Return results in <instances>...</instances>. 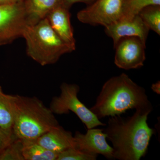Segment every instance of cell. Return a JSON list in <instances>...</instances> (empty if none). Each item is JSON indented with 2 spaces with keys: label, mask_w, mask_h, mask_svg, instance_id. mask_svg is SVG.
Returning a JSON list of instances; mask_svg holds the SVG:
<instances>
[{
  "label": "cell",
  "mask_w": 160,
  "mask_h": 160,
  "mask_svg": "<svg viewBox=\"0 0 160 160\" xmlns=\"http://www.w3.org/2000/svg\"><path fill=\"white\" fill-rule=\"evenodd\" d=\"M90 110L99 119L121 115L129 109H152L146 90L122 73L104 83Z\"/></svg>",
  "instance_id": "obj_2"
},
{
  "label": "cell",
  "mask_w": 160,
  "mask_h": 160,
  "mask_svg": "<svg viewBox=\"0 0 160 160\" xmlns=\"http://www.w3.org/2000/svg\"><path fill=\"white\" fill-rule=\"evenodd\" d=\"M22 37L28 56L42 66L55 64L63 55L76 49L58 36L46 18L34 25H26Z\"/></svg>",
  "instance_id": "obj_4"
},
{
  "label": "cell",
  "mask_w": 160,
  "mask_h": 160,
  "mask_svg": "<svg viewBox=\"0 0 160 160\" xmlns=\"http://www.w3.org/2000/svg\"><path fill=\"white\" fill-rule=\"evenodd\" d=\"M73 137L76 149L89 154L102 155L108 159H114L113 149L107 142L103 129H88L85 134L77 131Z\"/></svg>",
  "instance_id": "obj_9"
},
{
  "label": "cell",
  "mask_w": 160,
  "mask_h": 160,
  "mask_svg": "<svg viewBox=\"0 0 160 160\" xmlns=\"http://www.w3.org/2000/svg\"><path fill=\"white\" fill-rule=\"evenodd\" d=\"M139 16L149 30L160 35V5H152L145 7Z\"/></svg>",
  "instance_id": "obj_16"
},
{
  "label": "cell",
  "mask_w": 160,
  "mask_h": 160,
  "mask_svg": "<svg viewBox=\"0 0 160 160\" xmlns=\"http://www.w3.org/2000/svg\"><path fill=\"white\" fill-rule=\"evenodd\" d=\"M36 140L44 148L58 154L75 146L72 133L60 125L47 132Z\"/></svg>",
  "instance_id": "obj_12"
},
{
  "label": "cell",
  "mask_w": 160,
  "mask_h": 160,
  "mask_svg": "<svg viewBox=\"0 0 160 160\" xmlns=\"http://www.w3.org/2000/svg\"><path fill=\"white\" fill-rule=\"evenodd\" d=\"M16 138H17L12 132L6 131L0 128V152Z\"/></svg>",
  "instance_id": "obj_20"
},
{
  "label": "cell",
  "mask_w": 160,
  "mask_h": 160,
  "mask_svg": "<svg viewBox=\"0 0 160 160\" xmlns=\"http://www.w3.org/2000/svg\"><path fill=\"white\" fill-rule=\"evenodd\" d=\"M10 0H0V5H4V4H11Z\"/></svg>",
  "instance_id": "obj_23"
},
{
  "label": "cell",
  "mask_w": 160,
  "mask_h": 160,
  "mask_svg": "<svg viewBox=\"0 0 160 160\" xmlns=\"http://www.w3.org/2000/svg\"><path fill=\"white\" fill-rule=\"evenodd\" d=\"M126 0H95L79 12L78 20L84 24L106 27L125 15Z\"/></svg>",
  "instance_id": "obj_6"
},
{
  "label": "cell",
  "mask_w": 160,
  "mask_h": 160,
  "mask_svg": "<svg viewBox=\"0 0 160 160\" xmlns=\"http://www.w3.org/2000/svg\"><path fill=\"white\" fill-rule=\"evenodd\" d=\"M46 18L58 36L67 44L76 48L69 9L61 5L50 12Z\"/></svg>",
  "instance_id": "obj_11"
},
{
  "label": "cell",
  "mask_w": 160,
  "mask_h": 160,
  "mask_svg": "<svg viewBox=\"0 0 160 160\" xmlns=\"http://www.w3.org/2000/svg\"><path fill=\"white\" fill-rule=\"evenodd\" d=\"M160 82L159 81L158 82L152 84V86H151V89L155 92L157 93L158 94H160Z\"/></svg>",
  "instance_id": "obj_22"
},
{
  "label": "cell",
  "mask_w": 160,
  "mask_h": 160,
  "mask_svg": "<svg viewBox=\"0 0 160 160\" xmlns=\"http://www.w3.org/2000/svg\"><path fill=\"white\" fill-rule=\"evenodd\" d=\"M105 32L113 40L114 46L123 38L136 37L146 43L149 31L139 15L123 16L115 22L105 27Z\"/></svg>",
  "instance_id": "obj_10"
},
{
  "label": "cell",
  "mask_w": 160,
  "mask_h": 160,
  "mask_svg": "<svg viewBox=\"0 0 160 160\" xmlns=\"http://www.w3.org/2000/svg\"><path fill=\"white\" fill-rule=\"evenodd\" d=\"M63 0H24L27 25L32 26L46 18L53 9L62 5Z\"/></svg>",
  "instance_id": "obj_13"
},
{
  "label": "cell",
  "mask_w": 160,
  "mask_h": 160,
  "mask_svg": "<svg viewBox=\"0 0 160 160\" xmlns=\"http://www.w3.org/2000/svg\"><path fill=\"white\" fill-rule=\"evenodd\" d=\"M26 25L23 2L0 5V46L22 37Z\"/></svg>",
  "instance_id": "obj_7"
},
{
  "label": "cell",
  "mask_w": 160,
  "mask_h": 160,
  "mask_svg": "<svg viewBox=\"0 0 160 160\" xmlns=\"http://www.w3.org/2000/svg\"><path fill=\"white\" fill-rule=\"evenodd\" d=\"M22 140L16 138L0 152V160H25Z\"/></svg>",
  "instance_id": "obj_17"
},
{
  "label": "cell",
  "mask_w": 160,
  "mask_h": 160,
  "mask_svg": "<svg viewBox=\"0 0 160 160\" xmlns=\"http://www.w3.org/2000/svg\"><path fill=\"white\" fill-rule=\"evenodd\" d=\"M16 95L7 94L0 86V128L12 132L15 109Z\"/></svg>",
  "instance_id": "obj_14"
},
{
  "label": "cell",
  "mask_w": 160,
  "mask_h": 160,
  "mask_svg": "<svg viewBox=\"0 0 160 160\" xmlns=\"http://www.w3.org/2000/svg\"><path fill=\"white\" fill-rule=\"evenodd\" d=\"M61 93L52 100L49 109L54 114H67L72 112L86 126L87 129L99 126H106L78 98L79 86L76 84L63 83L60 86Z\"/></svg>",
  "instance_id": "obj_5"
},
{
  "label": "cell",
  "mask_w": 160,
  "mask_h": 160,
  "mask_svg": "<svg viewBox=\"0 0 160 160\" xmlns=\"http://www.w3.org/2000/svg\"><path fill=\"white\" fill-rule=\"evenodd\" d=\"M152 5H160V0H126L124 16H134L145 7Z\"/></svg>",
  "instance_id": "obj_18"
},
{
  "label": "cell",
  "mask_w": 160,
  "mask_h": 160,
  "mask_svg": "<svg viewBox=\"0 0 160 160\" xmlns=\"http://www.w3.org/2000/svg\"><path fill=\"white\" fill-rule=\"evenodd\" d=\"M152 110L136 109L127 118H109L103 131L112 144L114 159L139 160L145 156L154 133L147 122Z\"/></svg>",
  "instance_id": "obj_1"
},
{
  "label": "cell",
  "mask_w": 160,
  "mask_h": 160,
  "mask_svg": "<svg viewBox=\"0 0 160 160\" xmlns=\"http://www.w3.org/2000/svg\"><path fill=\"white\" fill-rule=\"evenodd\" d=\"M59 125L51 109L37 98L16 95L12 129L16 138L36 140Z\"/></svg>",
  "instance_id": "obj_3"
},
{
  "label": "cell",
  "mask_w": 160,
  "mask_h": 160,
  "mask_svg": "<svg viewBox=\"0 0 160 160\" xmlns=\"http://www.w3.org/2000/svg\"><path fill=\"white\" fill-rule=\"evenodd\" d=\"M94 1L95 0H63L62 5L67 9H69V8L75 3H84L88 6V5H91Z\"/></svg>",
  "instance_id": "obj_21"
},
{
  "label": "cell",
  "mask_w": 160,
  "mask_h": 160,
  "mask_svg": "<svg viewBox=\"0 0 160 160\" xmlns=\"http://www.w3.org/2000/svg\"><path fill=\"white\" fill-rule=\"evenodd\" d=\"M25 160H57L58 153L44 148L36 140H22Z\"/></svg>",
  "instance_id": "obj_15"
},
{
  "label": "cell",
  "mask_w": 160,
  "mask_h": 160,
  "mask_svg": "<svg viewBox=\"0 0 160 160\" xmlns=\"http://www.w3.org/2000/svg\"><path fill=\"white\" fill-rule=\"evenodd\" d=\"M146 43L136 37L123 38L114 46V63L120 69L141 68L146 60Z\"/></svg>",
  "instance_id": "obj_8"
},
{
  "label": "cell",
  "mask_w": 160,
  "mask_h": 160,
  "mask_svg": "<svg viewBox=\"0 0 160 160\" xmlns=\"http://www.w3.org/2000/svg\"><path fill=\"white\" fill-rule=\"evenodd\" d=\"M12 3H22L24 0H10Z\"/></svg>",
  "instance_id": "obj_24"
},
{
  "label": "cell",
  "mask_w": 160,
  "mask_h": 160,
  "mask_svg": "<svg viewBox=\"0 0 160 160\" xmlns=\"http://www.w3.org/2000/svg\"><path fill=\"white\" fill-rule=\"evenodd\" d=\"M98 155L89 154L75 148H70L59 153L57 160H95Z\"/></svg>",
  "instance_id": "obj_19"
}]
</instances>
